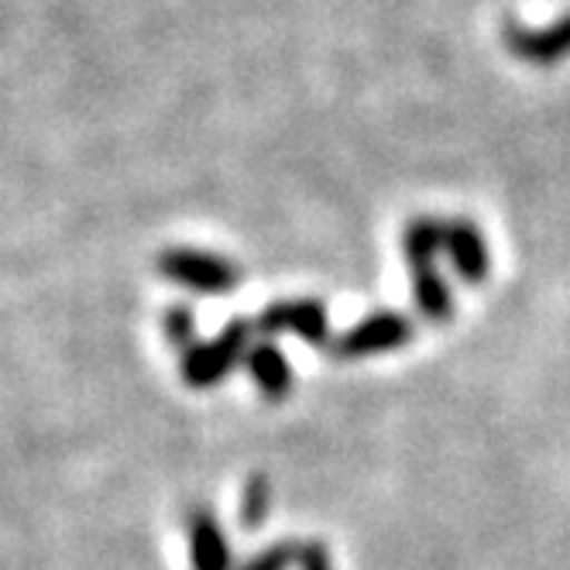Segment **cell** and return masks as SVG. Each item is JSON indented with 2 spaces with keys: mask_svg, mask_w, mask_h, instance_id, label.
Wrapping results in <instances>:
<instances>
[{
  "mask_svg": "<svg viewBox=\"0 0 570 570\" xmlns=\"http://www.w3.org/2000/svg\"><path fill=\"white\" fill-rule=\"evenodd\" d=\"M248 341H252V327L244 320L227 323V331L203 344V347H189V354L183 357V375L193 389H214L240 357H248Z\"/></svg>",
  "mask_w": 570,
  "mask_h": 570,
  "instance_id": "cell-2",
  "label": "cell"
},
{
  "mask_svg": "<svg viewBox=\"0 0 570 570\" xmlns=\"http://www.w3.org/2000/svg\"><path fill=\"white\" fill-rule=\"evenodd\" d=\"M158 268L166 278L186 285L196 293H227L240 282V268L234 262H224L207 252H189V248H173L158 258Z\"/></svg>",
  "mask_w": 570,
  "mask_h": 570,
  "instance_id": "cell-3",
  "label": "cell"
},
{
  "mask_svg": "<svg viewBox=\"0 0 570 570\" xmlns=\"http://www.w3.org/2000/svg\"><path fill=\"white\" fill-rule=\"evenodd\" d=\"M440 248H443V224L423 217L405 230V258H410V268H413L416 306L430 320H446L454 313L451 289H446V282L436 275V265H433Z\"/></svg>",
  "mask_w": 570,
  "mask_h": 570,
  "instance_id": "cell-1",
  "label": "cell"
},
{
  "mask_svg": "<svg viewBox=\"0 0 570 570\" xmlns=\"http://www.w3.org/2000/svg\"><path fill=\"white\" fill-rule=\"evenodd\" d=\"M443 248L451 252L454 268L461 272L464 282H484L488 278V248H484V237L474 224L468 220H454V224H443Z\"/></svg>",
  "mask_w": 570,
  "mask_h": 570,
  "instance_id": "cell-8",
  "label": "cell"
},
{
  "mask_svg": "<svg viewBox=\"0 0 570 570\" xmlns=\"http://www.w3.org/2000/svg\"><path fill=\"white\" fill-rule=\"evenodd\" d=\"M413 337V323L399 316V313H375L368 320H361L357 327H351L337 344L334 354L337 357H368V354H382L392 347H402Z\"/></svg>",
  "mask_w": 570,
  "mask_h": 570,
  "instance_id": "cell-4",
  "label": "cell"
},
{
  "mask_svg": "<svg viewBox=\"0 0 570 570\" xmlns=\"http://www.w3.org/2000/svg\"><path fill=\"white\" fill-rule=\"evenodd\" d=\"M293 563H299V543H275L248 563H240L237 570H285Z\"/></svg>",
  "mask_w": 570,
  "mask_h": 570,
  "instance_id": "cell-11",
  "label": "cell"
},
{
  "mask_svg": "<svg viewBox=\"0 0 570 570\" xmlns=\"http://www.w3.org/2000/svg\"><path fill=\"white\" fill-rule=\"evenodd\" d=\"M248 372L265 399H282L293 389V368L275 344H258L248 351Z\"/></svg>",
  "mask_w": 570,
  "mask_h": 570,
  "instance_id": "cell-9",
  "label": "cell"
},
{
  "mask_svg": "<svg viewBox=\"0 0 570 570\" xmlns=\"http://www.w3.org/2000/svg\"><path fill=\"white\" fill-rule=\"evenodd\" d=\"M166 334L176 347H189L193 344V313L186 306H176L166 316Z\"/></svg>",
  "mask_w": 570,
  "mask_h": 570,
  "instance_id": "cell-12",
  "label": "cell"
},
{
  "mask_svg": "<svg viewBox=\"0 0 570 570\" xmlns=\"http://www.w3.org/2000/svg\"><path fill=\"white\" fill-rule=\"evenodd\" d=\"M299 567L303 570H334L331 553L323 550V543H299Z\"/></svg>",
  "mask_w": 570,
  "mask_h": 570,
  "instance_id": "cell-13",
  "label": "cell"
},
{
  "mask_svg": "<svg viewBox=\"0 0 570 570\" xmlns=\"http://www.w3.org/2000/svg\"><path fill=\"white\" fill-rule=\"evenodd\" d=\"M189 560L193 570H234L230 563V547L224 540V529L214 519L210 509H193L189 512Z\"/></svg>",
  "mask_w": 570,
  "mask_h": 570,
  "instance_id": "cell-6",
  "label": "cell"
},
{
  "mask_svg": "<svg viewBox=\"0 0 570 570\" xmlns=\"http://www.w3.org/2000/svg\"><path fill=\"white\" fill-rule=\"evenodd\" d=\"M258 327L265 334H296L306 344H323L327 341V309L316 299L275 303L262 313Z\"/></svg>",
  "mask_w": 570,
  "mask_h": 570,
  "instance_id": "cell-5",
  "label": "cell"
},
{
  "mask_svg": "<svg viewBox=\"0 0 570 570\" xmlns=\"http://www.w3.org/2000/svg\"><path fill=\"white\" fill-rule=\"evenodd\" d=\"M509 49L522 59V62H537V66H550L563 56H570V18L550 24L547 31H529V28H509L505 31Z\"/></svg>",
  "mask_w": 570,
  "mask_h": 570,
  "instance_id": "cell-7",
  "label": "cell"
},
{
  "mask_svg": "<svg viewBox=\"0 0 570 570\" xmlns=\"http://www.w3.org/2000/svg\"><path fill=\"white\" fill-rule=\"evenodd\" d=\"M268 505H272V488L265 478H252L248 481V492H244V502H240V525L244 529H258L268 515Z\"/></svg>",
  "mask_w": 570,
  "mask_h": 570,
  "instance_id": "cell-10",
  "label": "cell"
}]
</instances>
